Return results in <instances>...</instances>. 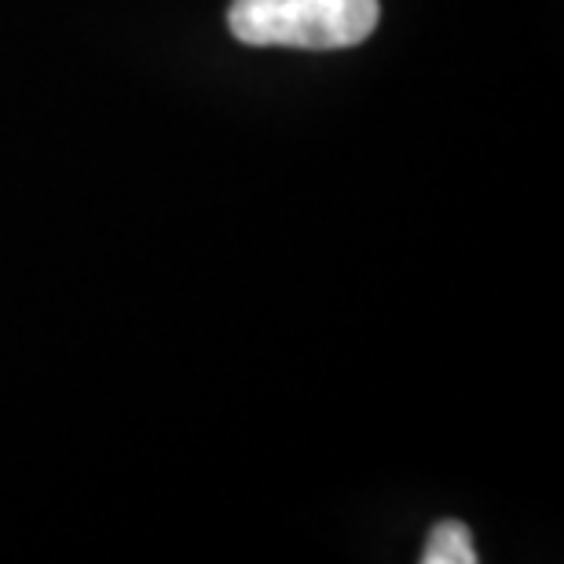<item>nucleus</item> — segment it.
Returning <instances> with one entry per match:
<instances>
[{
	"label": "nucleus",
	"instance_id": "obj_2",
	"mask_svg": "<svg viewBox=\"0 0 564 564\" xmlns=\"http://www.w3.org/2000/svg\"><path fill=\"white\" fill-rule=\"evenodd\" d=\"M425 564H473L477 561V550H473L469 528L458 521H444L436 524L425 539Z\"/></svg>",
	"mask_w": 564,
	"mask_h": 564
},
{
	"label": "nucleus",
	"instance_id": "obj_1",
	"mask_svg": "<svg viewBox=\"0 0 564 564\" xmlns=\"http://www.w3.org/2000/svg\"><path fill=\"white\" fill-rule=\"evenodd\" d=\"M378 0H235L228 26L257 48H352L378 30Z\"/></svg>",
	"mask_w": 564,
	"mask_h": 564
}]
</instances>
